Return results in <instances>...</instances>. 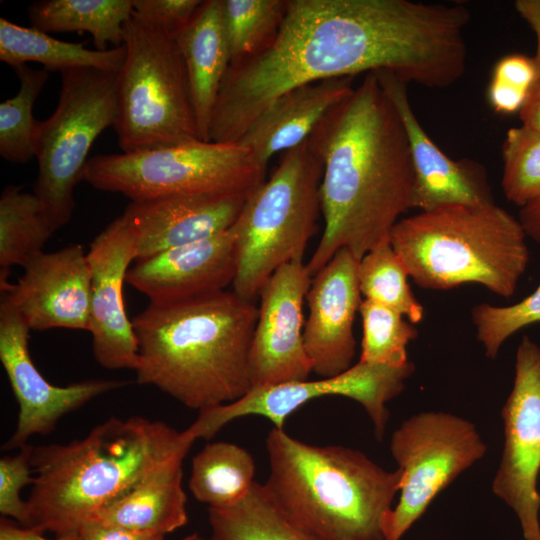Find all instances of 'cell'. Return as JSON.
<instances>
[{
    "instance_id": "b9f144b4",
    "label": "cell",
    "mask_w": 540,
    "mask_h": 540,
    "mask_svg": "<svg viewBox=\"0 0 540 540\" xmlns=\"http://www.w3.org/2000/svg\"><path fill=\"white\" fill-rule=\"evenodd\" d=\"M514 7L536 35L537 47L533 59L540 78V0H516Z\"/></svg>"
},
{
    "instance_id": "d6986e66",
    "label": "cell",
    "mask_w": 540,
    "mask_h": 540,
    "mask_svg": "<svg viewBox=\"0 0 540 540\" xmlns=\"http://www.w3.org/2000/svg\"><path fill=\"white\" fill-rule=\"evenodd\" d=\"M359 260L341 248L313 277L306 295L309 314L303 338L313 372L321 378L352 366L356 351L353 325L362 303Z\"/></svg>"
},
{
    "instance_id": "836d02e7",
    "label": "cell",
    "mask_w": 540,
    "mask_h": 540,
    "mask_svg": "<svg viewBox=\"0 0 540 540\" xmlns=\"http://www.w3.org/2000/svg\"><path fill=\"white\" fill-rule=\"evenodd\" d=\"M502 191L523 208L540 198V132L521 125L510 128L502 145Z\"/></svg>"
},
{
    "instance_id": "ba28073f",
    "label": "cell",
    "mask_w": 540,
    "mask_h": 540,
    "mask_svg": "<svg viewBox=\"0 0 540 540\" xmlns=\"http://www.w3.org/2000/svg\"><path fill=\"white\" fill-rule=\"evenodd\" d=\"M114 130L123 152L201 140L174 36L132 14L123 26Z\"/></svg>"
},
{
    "instance_id": "e575fe53",
    "label": "cell",
    "mask_w": 540,
    "mask_h": 540,
    "mask_svg": "<svg viewBox=\"0 0 540 540\" xmlns=\"http://www.w3.org/2000/svg\"><path fill=\"white\" fill-rule=\"evenodd\" d=\"M471 320L485 355L495 359L510 336L540 322V284L530 295L512 305H475L471 309Z\"/></svg>"
},
{
    "instance_id": "2e32d148",
    "label": "cell",
    "mask_w": 540,
    "mask_h": 540,
    "mask_svg": "<svg viewBox=\"0 0 540 540\" xmlns=\"http://www.w3.org/2000/svg\"><path fill=\"white\" fill-rule=\"evenodd\" d=\"M136 240L121 216L108 224L90 243V325L92 352L109 370L138 365V342L124 301V282L136 261Z\"/></svg>"
},
{
    "instance_id": "6da1fadb",
    "label": "cell",
    "mask_w": 540,
    "mask_h": 540,
    "mask_svg": "<svg viewBox=\"0 0 540 540\" xmlns=\"http://www.w3.org/2000/svg\"><path fill=\"white\" fill-rule=\"evenodd\" d=\"M469 10L411 0H288L273 42L230 65L209 140L237 143L277 97L309 83L386 71L406 84L446 88L464 74Z\"/></svg>"
},
{
    "instance_id": "7bdbcfd3",
    "label": "cell",
    "mask_w": 540,
    "mask_h": 540,
    "mask_svg": "<svg viewBox=\"0 0 540 540\" xmlns=\"http://www.w3.org/2000/svg\"><path fill=\"white\" fill-rule=\"evenodd\" d=\"M519 117L522 125L540 132V78L530 90Z\"/></svg>"
},
{
    "instance_id": "484cf974",
    "label": "cell",
    "mask_w": 540,
    "mask_h": 540,
    "mask_svg": "<svg viewBox=\"0 0 540 540\" xmlns=\"http://www.w3.org/2000/svg\"><path fill=\"white\" fill-rule=\"evenodd\" d=\"M31 26L45 33L87 32L98 50L123 45L132 0H39L27 9Z\"/></svg>"
},
{
    "instance_id": "ac0fdd59",
    "label": "cell",
    "mask_w": 540,
    "mask_h": 540,
    "mask_svg": "<svg viewBox=\"0 0 540 540\" xmlns=\"http://www.w3.org/2000/svg\"><path fill=\"white\" fill-rule=\"evenodd\" d=\"M375 73L408 135L414 171L411 209L495 204L485 167L472 159L447 156L421 126L410 104L407 84L390 72Z\"/></svg>"
},
{
    "instance_id": "603a6c76",
    "label": "cell",
    "mask_w": 540,
    "mask_h": 540,
    "mask_svg": "<svg viewBox=\"0 0 540 540\" xmlns=\"http://www.w3.org/2000/svg\"><path fill=\"white\" fill-rule=\"evenodd\" d=\"M174 38L185 64L200 139L210 141L213 109L231 64L222 0L203 1L192 20Z\"/></svg>"
},
{
    "instance_id": "52a82bcc",
    "label": "cell",
    "mask_w": 540,
    "mask_h": 540,
    "mask_svg": "<svg viewBox=\"0 0 540 540\" xmlns=\"http://www.w3.org/2000/svg\"><path fill=\"white\" fill-rule=\"evenodd\" d=\"M322 175V162L306 139L286 151L269 180L249 194L232 226L237 295L253 301L278 268L303 261L321 211Z\"/></svg>"
},
{
    "instance_id": "7402d4cb",
    "label": "cell",
    "mask_w": 540,
    "mask_h": 540,
    "mask_svg": "<svg viewBox=\"0 0 540 540\" xmlns=\"http://www.w3.org/2000/svg\"><path fill=\"white\" fill-rule=\"evenodd\" d=\"M354 77H337L293 88L277 97L237 142L267 167L277 152L304 142L324 115L351 94Z\"/></svg>"
},
{
    "instance_id": "d590c367",
    "label": "cell",
    "mask_w": 540,
    "mask_h": 540,
    "mask_svg": "<svg viewBox=\"0 0 540 540\" xmlns=\"http://www.w3.org/2000/svg\"><path fill=\"white\" fill-rule=\"evenodd\" d=\"M33 447L25 445L16 455L0 459V513L13 518L21 526L27 520V502L21 498V491L34 483Z\"/></svg>"
},
{
    "instance_id": "f35d334b",
    "label": "cell",
    "mask_w": 540,
    "mask_h": 540,
    "mask_svg": "<svg viewBox=\"0 0 540 540\" xmlns=\"http://www.w3.org/2000/svg\"><path fill=\"white\" fill-rule=\"evenodd\" d=\"M529 92L492 79L487 88V99L492 109L503 115L520 112Z\"/></svg>"
},
{
    "instance_id": "d6a6232c",
    "label": "cell",
    "mask_w": 540,
    "mask_h": 540,
    "mask_svg": "<svg viewBox=\"0 0 540 540\" xmlns=\"http://www.w3.org/2000/svg\"><path fill=\"white\" fill-rule=\"evenodd\" d=\"M359 313L363 337L360 362L394 367L406 365L407 346L417 338L418 330L399 312L377 302L363 299Z\"/></svg>"
},
{
    "instance_id": "5b68a950",
    "label": "cell",
    "mask_w": 540,
    "mask_h": 540,
    "mask_svg": "<svg viewBox=\"0 0 540 540\" xmlns=\"http://www.w3.org/2000/svg\"><path fill=\"white\" fill-rule=\"evenodd\" d=\"M266 450L264 486L298 527L316 540H384L400 468L388 471L356 449L307 444L275 427Z\"/></svg>"
},
{
    "instance_id": "4fadbf2b",
    "label": "cell",
    "mask_w": 540,
    "mask_h": 540,
    "mask_svg": "<svg viewBox=\"0 0 540 540\" xmlns=\"http://www.w3.org/2000/svg\"><path fill=\"white\" fill-rule=\"evenodd\" d=\"M504 444L493 493L516 514L525 540H540V347L523 336L502 407Z\"/></svg>"
},
{
    "instance_id": "9c48e42d",
    "label": "cell",
    "mask_w": 540,
    "mask_h": 540,
    "mask_svg": "<svg viewBox=\"0 0 540 540\" xmlns=\"http://www.w3.org/2000/svg\"><path fill=\"white\" fill-rule=\"evenodd\" d=\"M266 168L238 143L195 140L119 154H98L82 180L131 201L174 195L244 194L265 181Z\"/></svg>"
},
{
    "instance_id": "d4e9b609",
    "label": "cell",
    "mask_w": 540,
    "mask_h": 540,
    "mask_svg": "<svg viewBox=\"0 0 540 540\" xmlns=\"http://www.w3.org/2000/svg\"><path fill=\"white\" fill-rule=\"evenodd\" d=\"M124 46L92 50L83 43L56 39L33 27L0 18V60L13 69L29 62L39 63L48 72L75 68H95L118 72L124 63Z\"/></svg>"
},
{
    "instance_id": "1f68e13d",
    "label": "cell",
    "mask_w": 540,
    "mask_h": 540,
    "mask_svg": "<svg viewBox=\"0 0 540 540\" xmlns=\"http://www.w3.org/2000/svg\"><path fill=\"white\" fill-rule=\"evenodd\" d=\"M19 80L15 96L0 104V155L14 164H25L34 157V135L38 121L33 106L45 87L49 72L27 65L14 68Z\"/></svg>"
},
{
    "instance_id": "30bf717a",
    "label": "cell",
    "mask_w": 540,
    "mask_h": 540,
    "mask_svg": "<svg viewBox=\"0 0 540 540\" xmlns=\"http://www.w3.org/2000/svg\"><path fill=\"white\" fill-rule=\"evenodd\" d=\"M117 73L95 68L62 72L57 106L49 118L37 123L34 157L38 175L33 193L54 232L72 218L73 191L83 178L93 143L114 126Z\"/></svg>"
},
{
    "instance_id": "f6af8a7d",
    "label": "cell",
    "mask_w": 540,
    "mask_h": 540,
    "mask_svg": "<svg viewBox=\"0 0 540 540\" xmlns=\"http://www.w3.org/2000/svg\"><path fill=\"white\" fill-rule=\"evenodd\" d=\"M181 540H199V535L197 533H192Z\"/></svg>"
},
{
    "instance_id": "3957f363",
    "label": "cell",
    "mask_w": 540,
    "mask_h": 540,
    "mask_svg": "<svg viewBox=\"0 0 540 540\" xmlns=\"http://www.w3.org/2000/svg\"><path fill=\"white\" fill-rule=\"evenodd\" d=\"M257 318L253 301L234 291L149 303L132 319L137 383L198 411L241 399L252 390L249 356Z\"/></svg>"
},
{
    "instance_id": "60d3db41",
    "label": "cell",
    "mask_w": 540,
    "mask_h": 540,
    "mask_svg": "<svg viewBox=\"0 0 540 540\" xmlns=\"http://www.w3.org/2000/svg\"><path fill=\"white\" fill-rule=\"evenodd\" d=\"M0 540H77V533L55 536L50 539L45 537L44 533L23 527L7 518H2L0 522Z\"/></svg>"
},
{
    "instance_id": "8992f818",
    "label": "cell",
    "mask_w": 540,
    "mask_h": 540,
    "mask_svg": "<svg viewBox=\"0 0 540 540\" xmlns=\"http://www.w3.org/2000/svg\"><path fill=\"white\" fill-rule=\"evenodd\" d=\"M519 219L500 206H448L400 219L390 243L421 288L466 283L510 298L530 260Z\"/></svg>"
},
{
    "instance_id": "4dcf8cb0",
    "label": "cell",
    "mask_w": 540,
    "mask_h": 540,
    "mask_svg": "<svg viewBox=\"0 0 540 540\" xmlns=\"http://www.w3.org/2000/svg\"><path fill=\"white\" fill-rule=\"evenodd\" d=\"M409 274L390 238L370 249L359 261L358 281L364 299L389 307L413 324L424 317V308L414 296Z\"/></svg>"
},
{
    "instance_id": "ee69618b",
    "label": "cell",
    "mask_w": 540,
    "mask_h": 540,
    "mask_svg": "<svg viewBox=\"0 0 540 540\" xmlns=\"http://www.w3.org/2000/svg\"><path fill=\"white\" fill-rule=\"evenodd\" d=\"M519 221L527 237L540 243V198L520 209Z\"/></svg>"
},
{
    "instance_id": "74e56055",
    "label": "cell",
    "mask_w": 540,
    "mask_h": 540,
    "mask_svg": "<svg viewBox=\"0 0 540 540\" xmlns=\"http://www.w3.org/2000/svg\"><path fill=\"white\" fill-rule=\"evenodd\" d=\"M491 78L530 92L539 75L533 58L514 53L495 64Z\"/></svg>"
},
{
    "instance_id": "e0dca14e",
    "label": "cell",
    "mask_w": 540,
    "mask_h": 540,
    "mask_svg": "<svg viewBox=\"0 0 540 540\" xmlns=\"http://www.w3.org/2000/svg\"><path fill=\"white\" fill-rule=\"evenodd\" d=\"M22 267L16 284L0 279L1 295L13 304L30 330L89 331L90 268L80 244L41 251Z\"/></svg>"
},
{
    "instance_id": "cb8c5ba5",
    "label": "cell",
    "mask_w": 540,
    "mask_h": 540,
    "mask_svg": "<svg viewBox=\"0 0 540 540\" xmlns=\"http://www.w3.org/2000/svg\"><path fill=\"white\" fill-rule=\"evenodd\" d=\"M171 459L140 480L123 496L104 507L95 517L103 524L165 536L187 521L182 462Z\"/></svg>"
},
{
    "instance_id": "9a60e30c",
    "label": "cell",
    "mask_w": 540,
    "mask_h": 540,
    "mask_svg": "<svg viewBox=\"0 0 540 540\" xmlns=\"http://www.w3.org/2000/svg\"><path fill=\"white\" fill-rule=\"evenodd\" d=\"M311 281L307 264L294 261L278 268L261 289L249 356L252 390L306 381L313 372L303 338Z\"/></svg>"
},
{
    "instance_id": "44dd1931",
    "label": "cell",
    "mask_w": 540,
    "mask_h": 540,
    "mask_svg": "<svg viewBox=\"0 0 540 540\" xmlns=\"http://www.w3.org/2000/svg\"><path fill=\"white\" fill-rule=\"evenodd\" d=\"M248 195H174L131 201L120 215L136 240V261L229 230Z\"/></svg>"
},
{
    "instance_id": "ffe728a7",
    "label": "cell",
    "mask_w": 540,
    "mask_h": 540,
    "mask_svg": "<svg viewBox=\"0 0 540 540\" xmlns=\"http://www.w3.org/2000/svg\"><path fill=\"white\" fill-rule=\"evenodd\" d=\"M235 273L231 227L211 238L135 261L126 282L149 303L170 305L223 291L233 283Z\"/></svg>"
},
{
    "instance_id": "7a4b0ae2",
    "label": "cell",
    "mask_w": 540,
    "mask_h": 540,
    "mask_svg": "<svg viewBox=\"0 0 540 540\" xmlns=\"http://www.w3.org/2000/svg\"><path fill=\"white\" fill-rule=\"evenodd\" d=\"M323 165L324 230L306 263L313 277L341 248L359 261L411 209L414 171L402 119L375 72L333 106L307 138Z\"/></svg>"
},
{
    "instance_id": "f1b7e54d",
    "label": "cell",
    "mask_w": 540,
    "mask_h": 540,
    "mask_svg": "<svg viewBox=\"0 0 540 540\" xmlns=\"http://www.w3.org/2000/svg\"><path fill=\"white\" fill-rule=\"evenodd\" d=\"M54 231L34 193L9 185L0 196V279L43 251Z\"/></svg>"
},
{
    "instance_id": "5bb4252c",
    "label": "cell",
    "mask_w": 540,
    "mask_h": 540,
    "mask_svg": "<svg viewBox=\"0 0 540 540\" xmlns=\"http://www.w3.org/2000/svg\"><path fill=\"white\" fill-rule=\"evenodd\" d=\"M27 323L3 295L0 302V361L18 403L14 433L3 449H20L34 435L51 433L60 418L92 399L123 387L121 380L88 379L56 386L45 379L32 361Z\"/></svg>"
},
{
    "instance_id": "8d00e7d4",
    "label": "cell",
    "mask_w": 540,
    "mask_h": 540,
    "mask_svg": "<svg viewBox=\"0 0 540 540\" xmlns=\"http://www.w3.org/2000/svg\"><path fill=\"white\" fill-rule=\"evenodd\" d=\"M202 2L200 0H132V14L174 36L192 20Z\"/></svg>"
},
{
    "instance_id": "277c9868",
    "label": "cell",
    "mask_w": 540,
    "mask_h": 540,
    "mask_svg": "<svg viewBox=\"0 0 540 540\" xmlns=\"http://www.w3.org/2000/svg\"><path fill=\"white\" fill-rule=\"evenodd\" d=\"M194 440L162 421L111 417L84 438L33 447L34 483L23 527L76 534L161 464L184 458Z\"/></svg>"
},
{
    "instance_id": "83f0119b",
    "label": "cell",
    "mask_w": 540,
    "mask_h": 540,
    "mask_svg": "<svg viewBox=\"0 0 540 540\" xmlns=\"http://www.w3.org/2000/svg\"><path fill=\"white\" fill-rule=\"evenodd\" d=\"M209 524L211 540H316L291 521L258 482L235 505L209 508Z\"/></svg>"
},
{
    "instance_id": "8fae6325",
    "label": "cell",
    "mask_w": 540,
    "mask_h": 540,
    "mask_svg": "<svg viewBox=\"0 0 540 540\" xmlns=\"http://www.w3.org/2000/svg\"><path fill=\"white\" fill-rule=\"evenodd\" d=\"M486 450L476 426L457 415L428 411L406 419L390 440L402 482L399 501L383 521L384 540H400L434 498Z\"/></svg>"
},
{
    "instance_id": "f546056e",
    "label": "cell",
    "mask_w": 540,
    "mask_h": 540,
    "mask_svg": "<svg viewBox=\"0 0 540 540\" xmlns=\"http://www.w3.org/2000/svg\"><path fill=\"white\" fill-rule=\"evenodd\" d=\"M288 0H222V19L231 64L264 51L275 39Z\"/></svg>"
},
{
    "instance_id": "ab89813d",
    "label": "cell",
    "mask_w": 540,
    "mask_h": 540,
    "mask_svg": "<svg viewBox=\"0 0 540 540\" xmlns=\"http://www.w3.org/2000/svg\"><path fill=\"white\" fill-rule=\"evenodd\" d=\"M163 535L135 532L92 520L77 532V540H164Z\"/></svg>"
},
{
    "instance_id": "4316f807",
    "label": "cell",
    "mask_w": 540,
    "mask_h": 540,
    "mask_svg": "<svg viewBox=\"0 0 540 540\" xmlns=\"http://www.w3.org/2000/svg\"><path fill=\"white\" fill-rule=\"evenodd\" d=\"M254 475L255 462L246 449L230 442H212L192 459L189 489L209 508H227L249 492Z\"/></svg>"
},
{
    "instance_id": "7c38bea8",
    "label": "cell",
    "mask_w": 540,
    "mask_h": 540,
    "mask_svg": "<svg viewBox=\"0 0 540 540\" xmlns=\"http://www.w3.org/2000/svg\"><path fill=\"white\" fill-rule=\"evenodd\" d=\"M415 365L400 367L358 362L346 371L315 381L292 382L251 390L241 399L199 411L186 432L194 440L210 439L230 421L248 415L269 419L284 429L289 415L307 402L323 396H344L358 402L370 417L374 434L382 440L389 418L386 403L398 396Z\"/></svg>"
}]
</instances>
